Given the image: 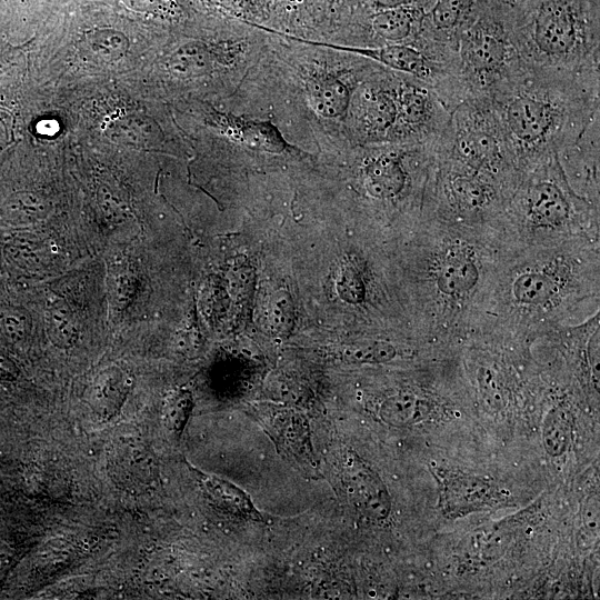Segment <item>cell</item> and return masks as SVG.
<instances>
[{
	"instance_id": "cell-11",
	"label": "cell",
	"mask_w": 600,
	"mask_h": 600,
	"mask_svg": "<svg viewBox=\"0 0 600 600\" xmlns=\"http://www.w3.org/2000/svg\"><path fill=\"white\" fill-rule=\"evenodd\" d=\"M342 482L349 501L366 517L382 521L391 511L389 491L379 474L354 452L346 456Z\"/></svg>"
},
{
	"instance_id": "cell-9",
	"label": "cell",
	"mask_w": 600,
	"mask_h": 600,
	"mask_svg": "<svg viewBox=\"0 0 600 600\" xmlns=\"http://www.w3.org/2000/svg\"><path fill=\"white\" fill-rule=\"evenodd\" d=\"M251 416L283 460L308 479L323 478L313 449L310 424L301 411L264 404L252 408Z\"/></svg>"
},
{
	"instance_id": "cell-1",
	"label": "cell",
	"mask_w": 600,
	"mask_h": 600,
	"mask_svg": "<svg viewBox=\"0 0 600 600\" xmlns=\"http://www.w3.org/2000/svg\"><path fill=\"white\" fill-rule=\"evenodd\" d=\"M404 236L401 283L412 326L457 348L481 330L506 243L496 227L431 216Z\"/></svg>"
},
{
	"instance_id": "cell-22",
	"label": "cell",
	"mask_w": 600,
	"mask_h": 600,
	"mask_svg": "<svg viewBox=\"0 0 600 600\" xmlns=\"http://www.w3.org/2000/svg\"><path fill=\"white\" fill-rule=\"evenodd\" d=\"M47 326L49 338L56 346L69 348L76 342L77 329L67 306H51L48 309Z\"/></svg>"
},
{
	"instance_id": "cell-3",
	"label": "cell",
	"mask_w": 600,
	"mask_h": 600,
	"mask_svg": "<svg viewBox=\"0 0 600 600\" xmlns=\"http://www.w3.org/2000/svg\"><path fill=\"white\" fill-rule=\"evenodd\" d=\"M490 102L522 174L600 119V74L527 66Z\"/></svg>"
},
{
	"instance_id": "cell-7",
	"label": "cell",
	"mask_w": 600,
	"mask_h": 600,
	"mask_svg": "<svg viewBox=\"0 0 600 600\" xmlns=\"http://www.w3.org/2000/svg\"><path fill=\"white\" fill-rule=\"evenodd\" d=\"M436 154L488 174L516 189L519 171L497 113L487 99H468L454 108L437 139Z\"/></svg>"
},
{
	"instance_id": "cell-13",
	"label": "cell",
	"mask_w": 600,
	"mask_h": 600,
	"mask_svg": "<svg viewBox=\"0 0 600 600\" xmlns=\"http://www.w3.org/2000/svg\"><path fill=\"white\" fill-rule=\"evenodd\" d=\"M441 398L429 387L408 384L386 396L378 409L380 419L397 428L421 423L442 408Z\"/></svg>"
},
{
	"instance_id": "cell-21",
	"label": "cell",
	"mask_w": 600,
	"mask_h": 600,
	"mask_svg": "<svg viewBox=\"0 0 600 600\" xmlns=\"http://www.w3.org/2000/svg\"><path fill=\"white\" fill-rule=\"evenodd\" d=\"M489 487L481 480L458 478L451 484L446 486V499L454 500L456 509L472 510L488 502Z\"/></svg>"
},
{
	"instance_id": "cell-17",
	"label": "cell",
	"mask_w": 600,
	"mask_h": 600,
	"mask_svg": "<svg viewBox=\"0 0 600 600\" xmlns=\"http://www.w3.org/2000/svg\"><path fill=\"white\" fill-rule=\"evenodd\" d=\"M133 380L129 371L110 366L93 379L89 391V403L93 412L103 420H110L121 410Z\"/></svg>"
},
{
	"instance_id": "cell-8",
	"label": "cell",
	"mask_w": 600,
	"mask_h": 600,
	"mask_svg": "<svg viewBox=\"0 0 600 600\" xmlns=\"http://www.w3.org/2000/svg\"><path fill=\"white\" fill-rule=\"evenodd\" d=\"M399 79V72L377 63L357 84L349 118L350 131L359 143H393Z\"/></svg>"
},
{
	"instance_id": "cell-2",
	"label": "cell",
	"mask_w": 600,
	"mask_h": 600,
	"mask_svg": "<svg viewBox=\"0 0 600 600\" xmlns=\"http://www.w3.org/2000/svg\"><path fill=\"white\" fill-rule=\"evenodd\" d=\"M600 312V241L507 249L496 271L480 333L531 344Z\"/></svg>"
},
{
	"instance_id": "cell-5",
	"label": "cell",
	"mask_w": 600,
	"mask_h": 600,
	"mask_svg": "<svg viewBox=\"0 0 600 600\" xmlns=\"http://www.w3.org/2000/svg\"><path fill=\"white\" fill-rule=\"evenodd\" d=\"M516 32L527 66L600 74L599 0H524Z\"/></svg>"
},
{
	"instance_id": "cell-16",
	"label": "cell",
	"mask_w": 600,
	"mask_h": 600,
	"mask_svg": "<svg viewBox=\"0 0 600 600\" xmlns=\"http://www.w3.org/2000/svg\"><path fill=\"white\" fill-rule=\"evenodd\" d=\"M188 467L204 493L221 509L243 520L264 521L263 514L257 509L251 497L243 489L193 466L189 464Z\"/></svg>"
},
{
	"instance_id": "cell-20",
	"label": "cell",
	"mask_w": 600,
	"mask_h": 600,
	"mask_svg": "<svg viewBox=\"0 0 600 600\" xmlns=\"http://www.w3.org/2000/svg\"><path fill=\"white\" fill-rule=\"evenodd\" d=\"M193 409L192 393L187 389H178L170 393L162 407L164 428L179 438L184 431Z\"/></svg>"
},
{
	"instance_id": "cell-4",
	"label": "cell",
	"mask_w": 600,
	"mask_h": 600,
	"mask_svg": "<svg viewBox=\"0 0 600 600\" xmlns=\"http://www.w3.org/2000/svg\"><path fill=\"white\" fill-rule=\"evenodd\" d=\"M497 228L507 249L600 241V204L572 189L552 154L522 173Z\"/></svg>"
},
{
	"instance_id": "cell-10",
	"label": "cell",
	"mask_w": 600,
	"mask_h": 600,
	"mask_svg": "<svg viewBox=\"0 0 600 600\" xmlns=\"http://www.w3.org/2000/svg\"><path fill=\"white\" fill-rule=\"evenodd\" d=\"M450 116L451 112L428 84L400 73L393 143L436 139L446 129Z\"/></svg>"
},
{
	"instance_id": "cell-19",
	"label": "cell",
	"mask_w": 600,
	"mask_h": 600,
	"mask_svg": "<svg viewBox=\"0 0 600 600\" xmlns=\"http://www.w3.org/2000/svg\"><path fill=\"white\" fill-rule=\"evenodd\" d=\"M571 438V413L569 409L552 408L543 423L542 440L546 450L553 457L561 456L569 447Z\"/></svg>"
},
{
	"instance_id": "cell-15",
	"label": "cell",
	"mask_w": 600,
	"mask_h": 600,
	"mask_svg": "<svg viewBox=\"0 0 600 600\" xmlns=\"http://www.w3.org/2000/svg\"><path fill=\"white\" fill-rule=\"evenodd\" d=\"M427 11L416 7L380 9L369 18L374 47L412 43L421 32Z\"/></svg>"
},
{
	"instance_id": "cell-23",
	"label": "cell",
	"mask_w": 600,
	"mask_h": 600,
	"mask_svg": "<svg viewBox=\"0 0 600 600\" xmlns=\"http://www.w3.org/2000/svg\"><path fill=\"white\" fill-rule=\"evenodd\" d=\"M268 322L276 333H288L293 324V304L286 290L277 291L268 306Z\"/></svg>"
},
{
	"instance_id": "cell-24",
	"label": "cell",
	"mask_w": 600,
	"mask_h": 600,
	"mask_svg": "<svg viewBox=\"0 0 600 600\" xmlns=\"http://www.w3.org/2000/svg\"><path fill=\"white\" fill-rule=\"evenodd\" d=\"M18 376V369L7 357L0 354V380L12 381Z\"/></svg>"
},
{
	"instance_id": "cell-12",
	"label": "cell",
	"mask_w": 600,
	"mask_h": 600,
	"mask_svg": "<svg viewBox=\"0 0 600 600\" xmlns=\"http://www.w3.org/2000/svg\"><path fill=\"white\" fill-rule=\"evenodd\" d=\"M599 122L596 120L577 143L558 154L566 178L581 197L599 200Z\"/></svg>"
},
{
	"instance_id": "cell-6",
	"label": "cell",
	"mask_w": 600,
	"mask_h": 600,
	"mask_svg": "<svg viewBox=\"0 0 600 600\" xmlns=\"http://www.w3.org/2000/svg\"><path fill=\"white\" fill-rule=\"evenodd\" d=\"M522 3L486 1L461 33L457 70L464 100L492 99L527 67L516 32Z\"/></svg>"
},
{
	"instance_id": "cell-14",
	"label": "cell",
	"mask_w": 600,
	"mask_h": 600,
	"mask_svg": "<svg viewBox=\"0 0 600 600\" xmlns=\"http://www.w3.org/2000/svg\"><path fill=\"white\" fill-rule=\"evenodd\" d=\"M336 290L341 301L361 311L374 308L381 300V287L369 261L353 252L347 254L338 269Z\"/></svg>"
},
{
	"instance_id": "cell-18",
	"label": "cell",
	"mask_w": 600,
	"mask_h": 600,
	"mask_svg": "<svg viewBox=\"0 0 600 600\" xmlns=\"http://www.w3.org/2000/svg\"><path fill=\"white\" fill-rule=\"evenodd\" d=\"M222 127L232 139L254 150L281 153L289 148L281 132L270 121L222 118Z\"/></svg>"
}]
</instances>
